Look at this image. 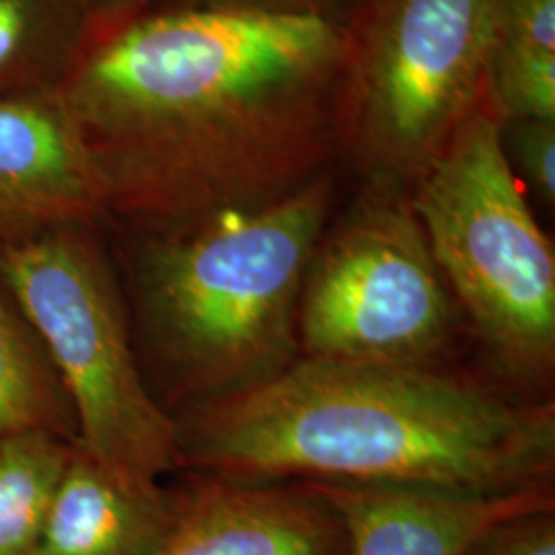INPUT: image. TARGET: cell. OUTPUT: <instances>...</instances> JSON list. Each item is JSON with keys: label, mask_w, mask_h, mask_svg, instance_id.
<instances>
[{"label": "cell", "mask_w": 555, "mask_h": 555, "mask_svg": "<svg viewBox=\"0 0 555 555\" xmlns=\"http://www.w3.org/2000/svg\"><path fill=\"white\" fill-rule=\"evenodd\" d=\"M346 54L339 25L313 9L181 2L95 38L60 98L107 212L159 231L318 179Z\"/></svg>", "instance_id": "cell-1"}, {"label": "cell", "mask_w": 555, "mask_h": 555, "mask_svg": "<svg viewBox=\"0 0 555 555\" xmlns=\"http://www.w3.org/2000/svg\"><path fill=\"white\" fill-rule=\"evenodd\" d=\"M173 420L181 465L206 476L469 494L554 483V399H513L438 364L300 357Z\"/></svg>", "instance_id": "cell-2"}, {"label": "cell", "mask_w": 555, "mask_h": 555, "mask_svg": "<svg viewBox=\"0 0 555 555\" xmlns=\"http://www.w3.org/2000/svg\"><path fill=\"white\" fill-rule=\"evenodd\" d=\"M330 199V181L313 179L282 198L224 208L142 241L140 321L183 410L247 391L300 358V288Z\"/></svg>", "instance_id": "cell-3"}, {"label": "cell", "mask_w": 555, "mask_h": 555, "mask_svg": "<svg viewBox=\"0 0 555 555\" xmlns=\"http://www.w3.org/2000/svg\"><path fill=\"white\" fill-rule=\"evenodd\" d=\"M410 206L498 373L535 399L555 373V254L496 118L474 112L414 179Z\"/></svg>", "instance_id": "cell-4"}, {"label": "cell", "mask_w": 555, "mask_h": 555, "mask_svg": "<svg viewBox=\"0 0 555 555\" xmlns=\"http://www.w3.org/2000/svg\"><path fill=\"white\" fill-rule=\"evenodd\" d=\"M0 280L59 377L80 449L140 486L178 469L176 420L140 373L116 280L87 224L0 243Z\"/></svg>", "instance_id": "cell-5"}, {"label": "cell", "mask_w": 555, "mask_h": 555, "mask_svg": "<svg viewBox=\"0 0 555 555\" xmlns=\"http://www.w3.org/2000/svg\"><path fill=\"white\" fill-rule=\"evenodd\" d=\"M456 315L410 199L378 194L319 241L298 300L300 357L437 364Z\"/></svg>", "instance_id": "cell-6"}, {"label": "cell", "mask_w": 555, "mask_h": 555, "mask_svg": "<svg viewBox=\"0 0 555 555\" xmlns=\"http://www.w3.org/2000/svg\"><path fill=\"white\" fill-rule=\"evenodd\" d=\"M500 0H383L358 62V130L383 176L414 179L488 80Z\"/></svg>", "instance_id": "cell-7"}, {"label": "cell", "mask_w": 555, "mask_h": 555, "mask_svg": "<svg viewBox=\"0 0 555 555\" xmlns=\"http://www.w3.org/2000/svg\"><path fill=\"white\" fill-rule=\"evenodd\" d=\"M173 494V525L153 555H350L341 518L305 481L192 474Z\"/></svg>", "instance_id": "cell-8"}, {"label": "cell", "mask_w": 555, "mask_h": 555, "mask_svg": "<svg viewBox=\"0 0 555 555\" xmlns=\"http://www.w3.org/2000/svg\"><path fill=\"white\" fill-rule=\"evenodd\" d=\"M105 212L98 163L60 93L0 100V243Z\"/></svg>", "instance_id": "cell-9"}, {"label": "cell", "mask_w": 555, "mask_h": 555, "mask_svg": "<svg viewBox=\"0 0 555 555\" xmlns=\"http://www.w3.org/2000/svg\"><path fill=\"white\" fill-rule=\"evenodd\" d=\"M341 518L350 555H465L500 522L555 508L554 483L508 494L305 481Z\"/></svg>", "instance_id": "cell-10"}, {"label": "cell", "mask_w": 555, "mask_h": 555, "mask_svg": "<svg viewBox=\"0 0 555 555\" xmlns=\"http://www.w3.org/2000/svg\"><path fill=\"white\" fill-rule=\"evenodd\" d=\"M173 516V488L126 481L75 444L31 555H153Z\"/></svg>", "instance_id": "cell-11"}, {"label": "cell", "mask_w": 555, "mask_h": 555, "mask_svg": "<svg viewBox=\"0 0 555 555\" xmlns=\"http://www.w3.org/2000/svg\"><path fill=\"white\" fill-rule=\"evenodd\" d=\"M98 29L91 0H0V100L60 93Z\"/></svg>", "instance_id": "cell-12"}, {"label": "cell", "mask_w": 555, "mask_h": 555, "mask_svg": "<svg viewBox=\"0 0 555 555\" xmlns=\"http://www.w3.org/2000/svg\"><path fill=\"white\" fill-rule=\"evenodd\" d=\"M486 87L502 118L555 121V0H500Z\"/></svg>", "instance_id": "cell-13"}, {"label": "cell", "mask_w": 555, "mask_h": 555, "mask_svg": "<svg viewBox=\"0 0 555 555\" xmlns=\"http://www.w3.org/2000/svg\"><path fill=\"white\" fill-rule=\"evenodd\" d=\"M0 288V440L46 433L77 444V424L29 323Z\"/></svg>", "instance_id": "cell-14"}, {"label": "cell", "mask_w": 555, "mask_h": 555, "mask_svg": "<svg viewBox=\"0 0 555 555\" xmlns=\"http://www.w3.org/2000/svg\"><path fill=\"white\" fill-rule=\"evenodd\" d=\"M73 449L46 433L0 440V555H31Z\"/></svg>", "instance_id": "cell-15"}, {"label": "cell", "mask_w": 555, "mask_h": 555, "mask_svg": "<svg viewBox=\"0 0 555 555\" xmlns=\"http://www.w3.org/2000/svg\"><path fill=\"white\" fill-rule=\"evenodd\" d=\"M500 137L511 167L520 171L543 204L554 206L555 121L506 119Z\"/></svg>", "instance_id": "cell-16"}, {"label": "cell", "mask_w": 555, "mask_h": 555, "mask_svg": "<svg viewBox=\"0 0 555 555\" xmlns=\"http://www.w3.org/2000/svg\"><path fill=\"white\" fill-rule=\"evenodd\" d=\"M465 555H555V508L500 522Z\"/></svg>", "instance_id": "cell-17"}, {"label": "cell", "mask_w": 555, "mask_h": 555, "mask_svg": "<svg viewBox=\"0 0 555 555\" xmlns=\"http://www.w3.org/2000/svg\"><path fill=\"white\" fill-rule=\"evenodd\" d=\"M98 23L116 25V21L126 15L130 9H134L142 0H91Z\"/></svg>", "instance_id": "cell-18"}, {"label": "cell", "mask_w": 555, "mask_h": 555, "mask_svg": "<svg viewBox=\"0 0 555 555\" xmlns=\"http://www.w3.org/2000/svg\"><path fill=\"white\" fill-rule=\"evenodd\" d=\"M185 2H210V0H185Z\"/></svg>", "instance_id": "cell-19"}]
</instances>
